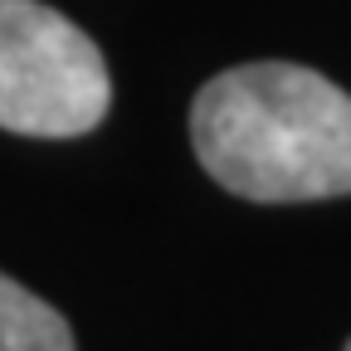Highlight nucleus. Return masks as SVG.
I'll list each match as a JSON object with an SVG mask.
<instances>
[{
    "label": "nucleus",
    "instance_id": "nucleus-4",
    "mask_svg": "<svg viewBox=\"0 0 351 351\" xmlns=\"http://www.w3.org/2000/svg\"><path fill=\"white\" fill-rule=\"evenodd\" d=\"M346 351H351V341H346Z\"/></svg>",
    "mask_w": 351,
    "mask_h": 351
},
{
    "label": "nucleus",
    "instance_id": "nucleus-3",
    "mask_svg": "<svg viewBox=\"0 0 351 351\" xmlns=\"http://www.w3.org/2000/svg\"><path fill=\"white\" fill-rule=\"evenodd\" d=\"M0 351H73V332L59 307L0 274Z\"/></svg>",
    "mask_w": 351,
    "mask_h": 351
},
{
    "label": "nucleus",
    "instance_id": "nucleus-1",
    "mask_svg": "<svg viewBox=\"0 0 351 351\" xmlns=\"http://www.w3.org/2000/svg\"><path fill=\"white\" fill-rule=\"evenodd\" d=\"M191 142L225 191L258 205L351 195V93L302 64H244L191 103Z\"/></svg>",
    "mask_w": 351,
    "mask_h": 351
},
{
    "label": "nucleus",
    "instance_id": "nucleus-2",
    "mask_svg": "<svg viewBox=\"0 0 351 351\" xmlns=\"http://www.w3.org/2000/svg\"><path fill=\"white\" fill-rule=\"evenodd\" d=\"M112 83L98 44L39 0H0V127L83 137L108 117Z\"/></svg>",
    "mask_w": 351,
    "mask_h": 351
}]
</instances>
